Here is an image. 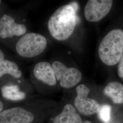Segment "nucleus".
<instances>
[{
  "label": "nucleus",
  "instance_id": "obj_1",
  "mask_svg": "<svg viewBox=\"0 0 123 123\" xmlns=\"http://www.w3.org/2000/svg\"><path fill=\"white\" fill-rule=\"evenodd\" d=\"M74 8L69 4L62 6L49 19L48 29L51 35L58 41H64L73 34L77 17Z\"/></svg>",
  "mask_w": 123,
  "mask_h": 123
},
{
  "label": "nucleus",
  "instance_id": "obj_2",
  "mask_svg": "<svg viewBox=\"0 0 123 123\" xmlns=\"http://www.w3.org/2000/svg\"><path fill=\"white\" fill-rule=\"evenodd\" d=\"M98 53L101 61L108 66L119 63L123 54V30L118 28L109 32L102 40Z\"/></svg>",
  "mask_w": 123,
  "mask_h": 123
},
{
  "label": "nucleus",
  "instance_id": "obj_3",
  "mask_svg": "<svg viewBox=\"0 0 123 123\" xmlns=\"http://www.w3.org/2000/svg\"><path fill=\"white\" fill-rule=\"evenodd\" d=\"M47 44V40L43 36L31 32L23 35L18 41L16 49L20 56L31 58L43 52Z\"/></svg>",
  "mask_w": 123,
  "mask_h": 123
},
{
  "label": "nucleus",
  "instance_id": "obj_4",
  "mask_svg": "<svg viewBox=\"0 0 123 123\" xmlns=\"http://www.w3.org/2000/svg\"><path fill=\"white\" fill-rule=\"evenodd\" d=\"M56 80L60 81L62 88H69L76 86L82 79V73L75 68H68L61 62L55 61L52 64Z\"/></svg>",
  "mask_w": 123,
  "mask_h": 123
},
{
  "label": "nucleus",
  "instance_id": "obj_5",
  "mask_svg": "<svg viewBox=\"0 0 123 123\" xmlns=\"http://www.w3.org/2000/svg\"><path fill=\"white\" fill-rule=\"evenodd\" d=\"M77 96L75 98L74 104L79 112L86 116L97 113L100 105L95 99L89 98L88 95L90 89L84 84H80L76 88Z\"/></svg>",
  "mask_w": 123,
  "mask_h": 123
},
{
  "label": "nucleus",
  "instance_id": "obj_6",
  "mask_svg": "<svg viewBox=\"0 0 123 123\" xmlns=\"http://www.w3.org/2000/svg\"><path fill=\"white\" fill-rule=\"evenodd\" d=\"M113 4L112 0H89L84 10V17L89 22H98L110 12Z\"/></svg>",
  "mask_w": 123,
  "mask_h": 123
},
{
  "label": "nucleus",
  "instance_id": "obj_7",
  "mask_svg": "<svg viewBox=\"0 0 123 123\" xmlns=\"http://www.w3.org/2000/svg\"><path fill=\"white\" fill-rule=\"evenodd\" d=\"M26 31L25 25L16 23L8 15L4 14L0 19V37L2 38L23 35Z\"/></svg>",
  "mask_w": 123,
  "mask_h": 123
},
{
  "label": "nucleus",
  "instance_id": "obj_8",
  "mask_svg": "<svg viewBox=\"0 0 123 123\" xmlns=\"http://www.w3.org/2000/svg\"><path fill=\"white\" fill-rule=\"evenodd\" d=\"M33 74L37 79L48 85L53 86L57 84L52 66L48 62H41L36 64Z\"/></svg>",
  "mask_w": 123,
  "mask_h": 123
},
{
  "label": "nucleus",
  "instance_id": "obj_9",
  "mask_svg": "<svg viewBox=\"0 0 123 123\" xmlns=\"http://www.w3.org/2000/svg\"><path fill=\"white\" fill-rule=\"evenodd\" d=\"M81 118L74 107L67 104L63 107L61 113L53 120V123H82Z\"/></svg>",
  "mask_w": 123,
  "mask_h": 123
},
{
  "label": "nucleus",
  "instance_id": "obj_10",
  "mask_svg": "<svg viewBox=\"0 0 123 123\" xmlns=\"http://www.w3.org/2000/svg\"><path fill=\"white\" fill-rule=\"evenodd\" d=\"M104 93L116 104H123V84L117 82L108 84L104 89Z\"/></svg>",
  "mask_w": 123,
  "mask_h": 123
},
{
  "label": "nucleus",
  "instance_id": "obj_11",
  "mask_svg": "<svg viewBox=\"0 0 123 123\" xmlns=\"http://www.w3.org/2000/svg\"><path fill=\"white\" fill-rule=\"evenodd\" d=\"M1 93L4 98L11 101H21L26 97V93L21 90L17 85L2 86L1 88Z\"/></svg>",
  "mask_w": 123,
  "mask_h": 123
},
{
  "label": "nucleus",
  "instance_id": "obj_12",
  "mask_svg": "<svg viewBox=\"0 0 123 123\" xmlns=\"http://www.w3.org/2000/svg\"><path fill=\"white\" fill-rule=\"evenodd\" d=\"M5 74H9L13 78L18 79L21 77L22 73L19 70L16 62L4 59L0 61V79Z\"/></svg>",
  "mask_w": 123,
  "mask_h": 123
},
{
  "label": "nucleus",
  "instance_id": "obj_13",
  "mask_svg": "<svg viewBox=\"0 0 123 123\" xmlns=\"http://www.w3.org/2000/svg\"><path fill=\"white\" fill-rule=\"evenodd\" d=\"M111 107L109 105L100 106L97 114L99 119L105 123H108L111 118Z\"/></svg>",
  "mask_w": 123,
  "mask_h": 123
},
{
  "label": "nucleus",
  "instance_id": "obj_14",
  "mask_svg": "<svg viewBox=\"0 0 123 123\" xmlns=\"http://www.w3.org/2000/svg\"><path fill=\"white\" fill-rule=\"evenodd\" d=\"M118 74L120 78L123 79V54L119 62Z\"/></svg>",
  "mask_w": 123,
  "mask_h": 123
},
{
  "label": "nucleus",
  "instance_id": "obj_15",
  "mask_svg": "<svg viewBox=\"0 0 123 123\" xmlns=\"http://www.w3.org/2000/svg\"><path fill=\"white\" fill-rule=\"evenodd\" d=\"M69 5H71L74 8V9L76 12H77L78 11V10L79 9V6H78V3L76 2H73L71 3L70 4H69Z\"/></svg>",
  "mask_w": 123,
  "mask_h": 123
},
{
  "label": "nucleus",
  "instance_id": "obj_16",
  "mask_svg": "<svg viewBox=\"0 0 123 123\" xmlns=\"http://www.w3.org/2000/svg\"><path fill=\"white\" fill-rule=\"evenodd\" d=\"M3 60H4V54L1 49H0V61Z\"/></svg>",
  "mask_w": 123,
  "mask_h": 123
},
{
  "label": "nucleus",
  "instance_id": "obj_17",
  "mask_svg": "<svg viewBox=\"0 0 123 123\" xmlns=\"http://www.w3.org/2000/svg\"><path fill=\"white\" fill-rule=\"evenodd\" d=\"M4 105L3 102L0 100V113L4 110Z\"/></svg>",
  "mask_w": 123,
  "mask_h": 123
},
{
  "label": "nucleus",
  "instance_id": "obj_18",
  "mask_svg": "<svg viewBox=\"0 0 123 123\" xmlns=\"http://www.w3.org/2000/svg\"><path fill=\"white\" fill-rule=\"evenodd\" d=\"M82 123H92V122L89 121H88V120H85L84 122H82Z\"/></svg>",
  "mask_w": 123,
  "mask_h": 123
},
{
  "label": "nucleus",
  "instance_id": "obj_19",
  "mask_svg": "<svg viewBox=\"0 0 123 123\" xmlns=\"http://www.w3.org/2000/svg\"><path fill=\"white\" fill-rule=\"evenodd\" d=\"M1 1L0 0V3H1Z\"/></svg>",
  "mask_w": 123,
  "mask_h": 123
}]
</instances>
